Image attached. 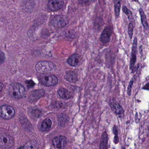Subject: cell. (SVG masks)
Returning <instances> with one entry per match:
<instances>
[{"label": "cell", "instance_id": "cell-1", "mask_svg": "<svg viewBox=\"0 0 149 149\" xmlns=\"http://www.w3.org/2000/svg\"><path fill=\"white\" fill-rule=\"evenodd\" d=\"M36 69L38 73L44 74L52 73L56 70V66L51 61H41L36 64Z\"/></svg>", "mask_w": 149, "mask_h": 149}, {"label": "cell", "instance_id": "cell-2", "mask_svg": "<svg viewBox=\"0 0 149 149\" xmlns=\"http://www.w3.org/2000/svg\"><path fill=\"white\" fill-rule=\"evenodd\" d=\"M9 94L11 97L15 99L22 98L25 93V89L21 84L14 83L10 86Z\"/></svg>", "mask_w": 149, "mask_h": 149}, {"label": "cell", "instance_id": "cell-3", "mask_svg": "<svg viewBox=\"0 0 149 149\" xmlns=\"http://www.w3.org/2000/svg\"><path fill=\"white\" fill-rule=\"evenodd\" d=\"M14 139L12 136L6 134H0V148L8 149L13 146Z\"/></svg>", "mask_w": 149, "mask_h": 149}, {"label": "cell", "instance_id": "cell-4", "mask_svg": "<svg viewBox=\"0 0 149 149\" xmlns=\"http://www.w3.org/2000/svg\"><path fill=\"white\" fill-rule=\"evenodd\" d=\"M15 110L11 106L3 105L0 106V117L5 120H10L14 117Z\"/></svg>", "mask_w": 149, "mask_h": 149}, {"label": "cell", "instance_id": "cell-5", "mask_svg": "<svg viewBox=\"0 0 149 149\" xmlns=\"http://www.w3.org/2000/svg\"><path fill=\"white\" fill-rule=\"evenodd\" d=\"M68 23L67 17L60 15L56 16L51 22L52 24L56 28H63L67 25Z\"/></svg>", "mask_w": 149, "mask_h": 149}, {"label": "cell", "instance_id": "cell-6", "mask_svg": "<svg viewBox=\"0 0 149 149\" xmlns=\"http://www.w3.org/2000/svg\"><path fill=\"white\" fill-rule=\"evenodd\" d=\"M52 144L56 148L65 149L67 146V139L63 136H56L52 140Z\"/></svg>", "mask_w": 149, "mask_h": 149}, {"label": "cell", "instance_id": "cell-7", "mask_svg": "<svg viewBox=\"0 0 149 149\" xmlns=\"http://www.w3.org/2000/svg\"><path fill=\"white\" fill-rule=\"evenodd\" d=\"M41 82L45 86H54L57 84L58 79L55 75H51L45 76L41 79Z\"/></svg>", "mask_w": 149, "mask_h": 149}, {"label": "cell", "instance_id": "cell-8", "mask_svg": "<svg viewBox=\"0 0 149 149\" xmlns=\"http://www.w3.org/2000/svg\"><path fill=\"white\" fill-rule=\"evenodd\" d=\"M137 41L136 37H135L133 42V47H132V53H131V59H130V68L133 71L134 68L135 64L136 62V52L137 49Z\"/></svg>", "mask_w": 149, "mask_h": 149}, {"label": "cell", "instance_id": "cell-9", "mask_svg": "<svg viewBox=\"0 0 149 149\" xmlns=\"http://www.w3.org/2000/svg\"><path fill=\"white\" fill-rule=\"evenodd\" d=\"M64 1L58 0H51L48 3V7L52 11L59 10L63 6Z\"/></svg>", "mask_w": 149, "mask_h": 149}, {"label": "cell", "instance_id": "cell-10", "mask_svg": "<svg viewBox=\"0 0 149 149\" xmlns=\"http://www.w3.org/2000/svg\"><path fill=\"white\" fill-rule=\"evenodd\" d=\"M81 61V57L79 54H74L71 55L67 59L68 64L72 66H78Z\"/></svg>", "mask_w": 149, "mask_h": 149}, {"label": "cell", "instance_id": "cell-11", "mask_svg": "<svg viewBox=\"0 0 149 149\" xmlns=\"http://www.w3.org/2000/svg\"><path fill=\"white\" fill-rule=\"evenodd\" d=\"M112 35V29L109 27H107L104 29L101 36L100 40L104 43H108L110 40V37Z\"/></svg>", "mask_w": 149, "mask_h": 149}, {"label": "cell", "instance_id": "cell-12", "mask_svg": "<svg viewBox=\"0 0 149 149\" xmlns=\"http://www.w3.org/2000/svg\"><path fill=\"white\" fill-rule=\"evenodd\" d=\"M109 105H110L113 112L116 114H121L123 112V109L115 101H111L109 103Z\"/></svg>", "mask_w": 149, "mask_h": 149}, {"label": "cell", "instance_id": "cell-13", "mask_svg": "<svg viewBox=\"0 0 149 149\" xmlns=\"http://www.w3.org/2000/svg\"><path fill=\"white\" fill-rule=\"evenodd\" d=\"M65 78L69 82L74 83L78 80V76L73 71H69L66 73L65 76Z\"/></svg>", "mask_w": 149, "mask_h": 149}, {"label": "cell", "instance_id": "cell-14", "mask_svg": "<svg viewBox=\"0 0 149 149\" xmlns=\"http://www.w3.org/2000/svg\"><path fill=\"white\" fill-rule=\"evenodd\" d=\"M58 93L60 98L63 99H69L72 97L71 93L65 88H60L58 91Z\"/></svg>", "mask_w": 149, "mask_h": 149}, {"label": "cell", "instance_id": "cell-15", "mask_svg": "<svg viewBox=\"0 0 149 149\" xmlns=\"http://www.w3.org/2000/svg\"><path fill=\"white\" fill-rule=\"evenodd\" d=\"M108 136L106 132L103 133L101 139L100 149H107Z\"/></svg>", "mask_w": 149, "mask_h": 149}, {"label": "cell", "instance_id": "cell-16", "mask_svg": "<svg viewBox=\"0 0 149 149\" xmlns=\"http://www.w3.org/2000/svg\"><path fill=\"white\" fill-rule=\"evenodd\" d=\"M52 122L50 119L47 118L44 120L41 126V129L42 131H48L51 127Z\"/></svg>", "mask_w": 149, "mask_h": 149}, {"label": "cell", "instance_id": "cell-17", "mask_svg": "<svg viewBox=\"0 0 149 149\" xmlns=\"http://www.w3.org/2000/svg\"><path fill=\"white\" fill-rule=\"evenodd\" d=\"M38 143L35 140L29 141L23 147L22 149H38Z\"/></svg>", "mask_w": 149, "mask_h": 149}, {"label": "cell", "instance_id": "cell-18", "mask_svg": "<svg viewBox=\"0 0 149 149\" xmlns=\"http://www.w3.org/2000/svg\"><path fill=\"white\" fill-rule=\"evenodd\" d=\"M139 12H140V15H141L142 24L144 28L146 29H149V25L148 21H147L146 15H145L143 10L142 8L140 9Z\"/></svg>", "mask_w": 149, "mask_h": 149}, {"label": "cell", "instance_id": "cell-19", "mask_svg": "<svg viewBox=\"0 0 149 149\" xmlns=\"http://www.w3.org/2000/svg\"><path fill=\"white\" fill-rule=\"evenodd\" d=\"M58 122L59 126H63L69 120V117L66 115L63 114L58 116Z\"/></svg>", "mask_w": 149, "mask_h": 149}, {"label": "cell", "instance_id": "cell-20", "mask_svg": "<svg viewBox=\"0 0 149 149\" xmlns=\"http://www.w3.org/2000/svg\"><path fill=\"white\" fill-rule=\"evenodd\" d=\"M115 12L116 16H119L120 10L121 3L120 1H115Z\"/></svg>", "mask_w": 149, "mask_h": 149}, {"label": "cell", "instance_id": "cell-21", "mask_svg": "<svg viewBox=\"0 0 149 149\" xmlns=\"http://www.w3.org/2000/svg\"><path fill=\"white\" fill-rule=\"evenodd\" d=\"M133 30H134V26L132 23L130 22L128 26V34L130 38H132L133 35Z\"/></svg>", "mask_w": 149, "mask_h": 149}, {"label": "cell", "instance_id": "cell-22", "mask_svg": "<svg viewBox=\"0 0 149 149\" xmlns=\"http://www.w3.org/2000/svg\"><path fill=\"white\" fill-rule=\"evenodd\" d=\"M123 12L125 13L126 15L128 17L129 19L132 17V14L131 13V11L128 9L125 6H123Z\"/></svg>", "mask_w": 149, "mask_h": 149}, {"label": "cell", "instance_id": "cell-23", "mask_svg": "<svg viewBox=\"0 0 149 149\" xmlns=\"http://www.w3.org/2000/svg\"><path fill=\"white\" fill-rule=\"evenodd\" d=\"M134 79H131L129 84L128 87L127 93L129 95H130L131 93V90H132V86L134 84Z\"/></svg>", "mask_w": 149, "mask_h": 149}, {"label": "cell", "instance_id": "cell-24", "mask_svg": "<svg viewBox=\"0 0 149 149\" xmlns=\"http://www.w3.org/2000/svg\"><path fill=\"white\" fill-rule=\"evenodd\" d=\"M26 83L27 84L28 87H29V88L33 87L35 85V82L32 80H27L26 81Z\"/></svg>", "mask_w": 149, "mask_h": 149}, {"label": "cell", "instance_id": "cell-25", "mask_svg": "<svg viewBox=\"0 0 149 149\" xmlns=\"http://www.w3.org/2000/svg\"><path fill=\"white\" fill-rule=\"evenodd\" d=\"M5 57L4 53L0 51V64H2L5 60Z\"/></svg>", "mask_w": 149, "mask_h": 149}, {"label": "cell", "instance_id": "cell-26", "mask_svg": "<svg viewBox=\"0 0 149 149\" xmlns=\"http://www.w3.org/2000/svg\"><path fill=\"white\" fill-rule=\"evenodd\" d=\"M143 89H144V90H149V83L145 85L143 87Z\"/></svg>", "mask_w": 149, "mask_h": 149}, {"label": "cell", "instance_id": "cell-27", "mask_svg": "<svg viewBox=\"0 0 149 149\" xmlns=\"http://www.w3.org/2000/svg\"><path fill=\"white\" fill-rule=\"evenodd\" d=\"M3 87V85L2 83L0 82V92L2 90Z\"/></svg>", "mask_w": 149, "mask_h": 149}]
</instances>
